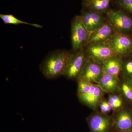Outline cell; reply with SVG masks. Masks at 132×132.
I'll list each match as a JSON object with an SVG mask.
<instances>
[{
  "label": "cell",
  "mask_w": 132,
  "mask_h": 132,
  "mask_svg": "<svg viewBox=\"0 0 132 132\" xmlns=\"http://www.w3.org/2000/svg\"><path fill=\"white\" fill-rule=\"evenodd\" d=\"M71 54L61 50L50 52L40 65V72L48 79H55L64 76Z\"/></svg>",
  "instance_id": "cell-1"
},
{
  "label": "cell",
  "mask_w": 132,
  "mask_h": 132,
  "mask_svg": "<svg viewBox=\"0 0 132 132\" xmlns=\"http://www.w3.org/2000/svg\"><path fill=\"white\" fill-rule=\"evenodd\" d=\"M90 33L85 27L80 16H76L71 23L72 48L75 52L82 50L87 42Z\"/></svg>",
  "instance_id": "cell-2"
},
{
  "label": "cell",
  "mask_w": 132,
  "mask_h": 132,
  "mask_svg": "<svg viewBox=\"0 0 132 132\" xmlns=\"http://www.w3.org/2000/svg\"><path fill=\"white\" fill-rule=\"evenodd\" d=\"M86 54L83 50L71 54L64 76L70 79L78 80L86 62Z\"/></svg>",
  "instance_id": "cell-3"
},
{
  "label": "cell",
  "mask_w": 132,
  "mask_h": 132,
  "mask_svg": "<svg viewBox=\"0 0 132 132\" xmlns=\"http://www.w3.org/2000/svg\"><path fill=\"white\" fill-rule=\"evenodd\" d=\"M87 53L90 60L100 65L116 55L109 44L106 43L91 44L88 47Z\"/></svg>",
  "instance_id": "cell-4"
},
{
  "label": "cell",
  "mask_w": 132,
  "mask_h": 132,
  "mask_svg": "<svg viewBox=\"0 0 132 132\" xmlns=\"http://www.w3.org/2000/svg\"><path fill=\"white\" fill-rule=\"evenodd\" d=\"M103 74L102 66L93 61H87L78 80L82 79L98 84Z\"/></svg>",
  "instance_id": "cell-5"
},
{
  "label": "cell",
  "mask_w": 132,
  "mask_h": 132,
  "mask_svg": "<svg viewBox=\"0 0 132 132\" xmlns=\"http://www.w3.org/2000/svg\"><path fill=\"white\" fill-rule=\"evenodd\" d=\"M111 24L121 33L127 32L132 30V18L120 11H114L108 14Z\"/></svg>",
  "instance_id": "cell-6"
},
{
  "label": "cell",
  "mask_w": 132,
  "mask_h": 132,
  "mask_svg": "<svg viewBox=\"0 0 132 132\" xmlns=\"http://www.w3.org/2000/svg\"><path fill=\"white\" fill-rule=\"evenodd\" d=\"M116 54L122 55L132 50V40L120 33L113 34L108 43Z\"/></svg>",
  "instance_id": "cell-7"
},
{
  "label": "cell",
  "mask_w": 132,
  "mask_h": 132,
  "mask_svg": "<svg viewBox=\"0 0 132 132\" xmlns=\"http://www.w3.org/2000/svg\"><path fill=\"white\" fill-rule=\"evenodd\" d=\"M88 123L91 132H109L112 125L111 117L102 114L92 116Z\"/></svg>",
  "instance_id": "cell-8"
},
{
  "label": "cell",
  "mask_w": 132,
  "mask_h": 132,
  "mask_svg": "<svg viewBox=\"0 0 132 132\" xmlns=\"http://www.w3.org/2000/svg\"><path fill=\"white\" fill-rule=\"evenodd\" d=\"M112 27L107 23H103L98 28L90 33L88 42L91 44L105 43L113 35Z\"/></svg>",
  "instance_id": "cell-9"
},
{
  "label": "cell",
  "mask_w": 132,
  "mask_h": 132,
  "mask_svg": "<svg viewBox=\"0 0 132 132\" xmlns=\"http://www.w3.org/2000/svg\"><path fill=\"white\" fill-rule=\"evenodd\" d=\"M104 92L97 84H93L88 93L78 96L82 103L92 108L97 107L101 101Z\"/></svg>",
  "instance_id": "cell-10"
},
{
  "label": "cell",
  "mask_w": 132,
  "mask_h": 132,
  "mask_svg": "<svg viewBox=\"0 0 132 132\" xmlns=\"http://www.w3.org/2000/svg\"><path fill=\"white\" fill-rule=\"evenodd\" d=\"M85 27L89 32L95 31L103 23V17L99 12L83 11L80 15Z\"/></svg>",
  "instance_id": "cell-11"
},
{
  "label": "cell",
  "mask_w": 132,
  "mask_h": 132,
  "mask_svg": "<svg viewBox=\"0 0 132 132\" xmlns=\"http://www.w3.org/2000/svg\"><path fill=\"white\" fill-rule=\"evenodd\" d=\"M114 125L115 129L119 132L131 130L132 114L126 110H122L116 116Z\"/></svg>",
  "instance_id": "cell-12"
},
{
  "label": "cell",
  "mask_w": 132,
  "mask_h": 132,
  "mask_svg": "<svg viewBox=\"0 0 132 132\" xmlns=\"http://www.w3.org/2000/svg\"><path fill=\"white\" fill-rule=\"evenodd\" d=\"M122 62L119 57L116 55L109 58L102 65L103 72L118 78L122 70Z\"/></svg>",
  "instance_id": "cell-13"
},
{
  "label": "cell",
  "mask_w": 132,
  "mask_h": 132,
  "mask_svg": "<svg viewBox=\"0 0 132 132\" xmlns=\"http://www.w3.org/2000/svg\"><path fill=\"white\" fill-rule=\"evenodd\" d=\"M97 85L104 92H115L119 88V79L103 72L100 80Z\"/></svg>",
  "instance_id": "cell-14"
},
{
  "label": "cell",
  "mask_w": 132,
  "mask_h": 132,
  "mask_svg": "<svg viewBox=\"0 0 132 132\" xmlns=\"http://www.w3.org/2000/svg\"><path fill=\"white\" fill-rule=\"evenodd\" d=\"M0 18L2 20L4 24H13L15 25L26 24L30 25L37 28H41L42 27V26H40L39 24L29 23L27 22L22 21L21 20L17 19L13 15L11 14H1Z\"/></svg>",
  "instance_id": "cell-15"
},
{
  "label": "cell",
  "mask_w": 132,
  "mask_h": 132,
  "mask_svg": "<svg viewBox=\"0 0 132 132\" xmlns=\"http://www.w3.org/2000/svg\"><path fill=\"white\" fill-rule=\"evenodd\" d=\"M111 0H93L89 7L94 12H99L106 10Z\"/></svg>",
  "instance_id": "cell-16"
},
{
  "label": "cell",
  "mask_w": 132,
  "mask_h": 132,
  "mask_svg": "<svg viewBox=\"0 0 132 132\" xmlns=\"http://www.w3.org/2000/svg\"><path fill=\"white\" fill-rule=\"evenodd\" d=\"M121 89L124 96L132 101V79L126 78L121 84Z\"/></svg>",
  "instance_id": "cell-17"
},
{
  "label": "cell",
  "mask_w": 132,
  "mask_h": 132,
  "mask_svg": "<svg viewBox=\"0 0 132 132\" xmlns=\"http://www.w3.org/2000/svg\"><path fill=\"white\" fill-rule=\"evenodd\" d=\"M78 96L87 93L94 84L82 79L78 80Z\"/></svg>",
  "instance_id": "cell-18"
},
{
  "label": "cell",
  "mask_w": 132,
  "mask_h": 132,
  "mask_svg": "<svg viewBox=\"0 0 132 132\" xmlns=\"http://www.w3.org/2000/svg\"><path fill=\"white\" fill-rule=\"evenodd\" d=\"M108 102L112 109L120 108L123 104V100L121 97L116 95H113L109 96Z\"/></svg>",
  "instance_id": "cell-19"
},
{
  "label": "cell",
  "mask_w": 132,
  "mask_h": 132,
  "mask_svg": "<svg viewBox=\"0 0 132 132\" xmlns=\"http://www.w3.org/2000/svg\"><path fill=\"white\" fill-rule=\"evenodd\" d=\"M122 70L126 78L132 79V60L128 61L123 64Z\"/></svg>",
  "instance_id": "cell-20"
},
{
  "label": "cell",
  "mask_w": 132,
  "mask_h": 132,
  "mask_svg": "<svg viewBox=\"0 0 132 132\" xmlns=\"http://www.w3.org/2000/svg\"><path fill=\"white\" fill-rule=\"evenodd\" d=\"M118 3L123 9L132 14V0H118Z\"/></svg>",
  "instance_id": "cell-21"
},
{
  "label": "cell",
  "mask_w": 132,
  "mask_h": 132,
  "mask_svg": "<svg viewBox=\"0 0 132 132\" xmlns=\"http://www.w3.org/2000/svg\"><path fill=\"white\" fill-rule=\"evenodd\" d=\"M100 108L102 113L104 114L110 112L112 109L110 104H109L108 102L106 101H102L101 102Z\"/></svg>",
  "instance_id": "cell-22"
},
{
  "label": "cell",
  "mask_w": 132,
  "mask_h": 132,
  "mask_svg": "<svg viewBox=\"0 0 132 132\" xmlns=\"http://www.w3.org/2000/svg\"><path fill=\"white\" fill-rule=\"evenodd\" d=\"M93 1V0H83V4L85 6H88Z\"/></svg>",
  "instance_id": "cell-23"
},
{
  "label": "cell",
  "mask_w": 132,
  "mask_h": 132,
  "mask_svg": "<svg viewBox=\"0 0 132 132\" xmlns=\"http://www.w3.org/2000/svg\"><path fill=\"white\" fill-rule=\"evenodd\" d=\"M119 132H132V130H126V131H120Z\"/></svg>",
  "instance_id": "cell-24"
},
{
  "label": "cell",
  "mask_w": 132,
  "mask_h": 132,
  "mask_svg": "<svg viewBox=\"0 0 132 132\" xmlns=\"http://www.w3.org/2000/svg\"><path fill=\"white\" fill-rule=\"evenodd\" d=\"M49 132H51V131H49Z\"/></svg>",
  "instance_id": "cell-25"
},
{
  "label": "cell",
  "mask_w": 132,
  "mask_h": 132,
  "mask_svg": "<svg viewBox=\"0 0 132 132\" xmlns=\"http://www.w3.org/2000/svg\"></svg>",
  "instance_id": "cell-26"
}]
</instances>
